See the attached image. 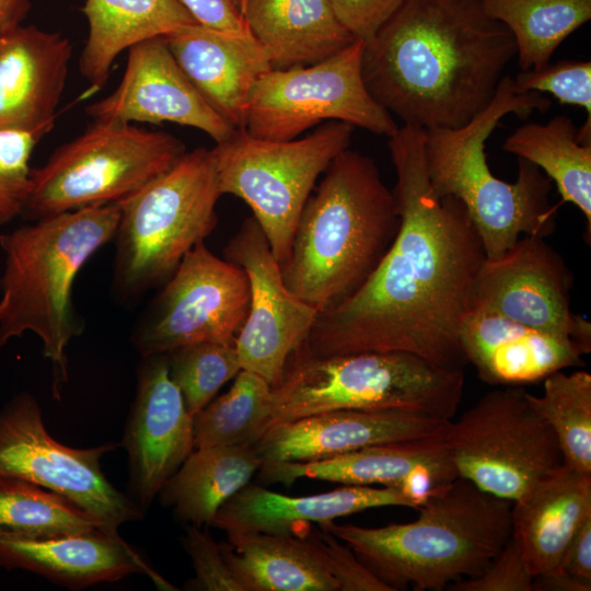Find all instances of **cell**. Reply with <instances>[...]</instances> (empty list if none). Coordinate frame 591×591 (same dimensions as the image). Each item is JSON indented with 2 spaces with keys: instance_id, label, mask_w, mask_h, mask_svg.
<instances>
[{
  "instance_id": "1",
  "label": "cell",
  "mask_w": 591,
  "mask_h": 591,
  "mask_svg": "<svg viewBox=\"0 0 591 591\" xmlns=\"http://www.w3.org/2000/svg\"><path fill=\"white\" fill-rule=\"evenodd\" d=\"M424 139L425 129L407 125L389 138L398 230L368 280L317 313L305 352L405 351L447 369L467 364L460 327L486 253L464 205L433 192Z\"/></svg>"
},
{
  "instance_id": "2",
  "label": "cell",
  "mask_w": 591,
  "mask_h": 591,
  "mask_svg": "<svg viewBox=\"0 0 591 591\" xmlns=\"http://www.w3.org/2000/svg\"><path fill=\"white\" fill-rule=\"evenodd\" d=\"M515 55L480 0H404L364 44L362 78L403 125L455 129L490 103Z\"/></svg>"
},
{
  "instance_id": "3",
  "label": "cell",
  "mask_w": 591,
  "mask_h": 591,
  "mask_svg": "<svg viewBox=\"0 0 591 591\" xmlns=\"http://www.w3.org/2000/svg\"><path fill=\"white\" fill-rule=\"evenodd\" d=\"M398 225L393 190L375 162L349 148L341 151L300 215L280 266L286 286L318 312L337 305L368 280Z\"/></svg>"
},
{
  "instance_id": "4",
  "label": "cell",
  "mask_w": 591,
  "mask_h": 591,
  "mask_svg": "<svg viewBox=\"0 0 591 591\" xmlns=\"http://www.w3.org/2000/svg\"><path fill=\"white\" fill-rule=\"evenodd\" d=\"M119 218L118 204L92 206L0 234V350L26 332L39 337L53 366L55 398L68 380L67 348L84 328L72 302L76 278L115 237Z\"/></svg>"
},
{
  "instance_id": "5",
  "label": "cell",
  "mask_w": 591,
  "mask_h": 591,
  "mask_svg": "<svg viewBox=\"0 0 591 591\" xmlns=\"http://www.w3.org/2000/svg\"><path fill=\"white\" fill-rule=\"evenodd\" d=\"M512 501L457 476L407 523L322 526L395 590L440 591L479 575L511 536Z\"/></svg>"
},
{
  "instance_id": "6",
  "label": "cell",
  "mask_w": 591,
  "mask_h": 591,
  "mask_svg": "<svg viewBox=\"0 0 591 591\" xmlns=\"http://www.w3.org/2000/svg\"><path fill=\"white\" fill-rule=\"evenodd\" d=\"M542 93H520L503 76L490 103L462 127L425 130L424 158L430 185L439 198L454 197L465 207L484 245L486 257L511 247L521 235L548 236L557 206L548 199L552 181L534 164L518 158V177H496L486 159L485 143L508 114L526 117L546 112Z\"/></svg>"
},
{
  "instance_id": "7",
  "label": "cell",
  "mask_w": 591,
  "mask_h": 591,
  "mask_svg": "<svg viewBox=\"0 0 591 591\" xmlns=\"http://www.w3.org/2000/svg\"><path fill=\"white\" fill-rule=\"evenodd\" d=\"M464 372L405 351H363L327 357L302 348L271 389L264 430L335 409H410L451 420L464 392ZM263 430V431H264Z\"/></svg>"
},
{
  "instance_id": "8",
  "label": "cell",
  "mask_w": 591,
  "mask_h": 591,
  "mask_svg": "<svg viewBox=\"0 0 591 591\" xmlns=\"http://www.w3.org/2000/svg\"><path fill=\"white\" fill-rule=\"evenodd\" d=\"M221 196L211 149L200 147L118 202L114 296L134 301L162 286L217 227Z\"/></svg>"
},
{
  "instance_id": "9",
  "label": "cell",
  "mask_w": 591,
  "mask_h": 591,
  "mask_svg": "<svg viewBox=\"0 0 591 591\" xmlns=\"http://www.w3.org/2000/svg\"><path fill=\"white\" fill-rule=\"evenodd\" d=\"M165 131L93 120L32 169L21 218L36 221L92 206L118 204L171 169L186 152Z\"/></svg>"
},
{
  "instance_id": "10",
  "label": "cell",
  "mask_w": 591,
  "mask_h": 591,
  "mask_svg": "<svg viewBox=\"0 0 591 591\" xmlns=\"http://www.w3.org/2000/svg\"><path fill=\"white\" fill-rule=\"evenodd\" d=\"M354 128L329 120L286 141L256 138L239 128L211 149L222 195L246 202L280 266L289 257L300 215L316 181L349 148Z\"/></svg>"
},
{
  "instance_id": "11",
  "label": "cell",
  "mask_w": 591,
  "mask_h": 591,
  "mask_svg": "<svg viewBox=\"0 0 591 591\" xmlns=\"http://www.w3.org/2000/svg\"><path fill=\"white\" fill-rule=\"evenodd\" d=\"M444 440L457 476L511 501L564 463L553 430L522 386L483 395L450 421Z\"/></svg>"
},
{
  "instance_id": "12",
  "label": "cell",
  "mask_w": 591,
  "mask_h": 591,
  "mask_svg": "<svg viewBox=\"0 0 591 591\" xmlns=\"http://www.w3.org/2000/svg\"><path fill=\"white\" fill-rule=\"evenodd\" d=\"M363 48L356 39L316 63L266 72L252 90L244 129L256 138L286 141L339 120L392 137L399 127L366 88Z\"/></svg>"
},
{
  "instance_id": "13",
  "label": "cell",
  "mask_w": 591,
  "mask_h": 591,
  "mask_svg": "<svg viewBox=\"0 0 591 591\" xmlns=\"http://www.w3.org/2000/svg\"><path fill=\"white\" fill-rule=\"evenodd\" d=\"M118 444L70 448L47 431L39 403L20 392L0 408V475L56 491L94 517L106 532L118 533L144 511L106 478L101 460Z\"/></svg>"
},
{
  "instance_id": "14",
  "label": "cell",
  "mask_w": 591,
  "mask_h": 591,
  "mask_svg": "<svg viewBox=\"0 0 591 591\" xmlns=\"http://www.w3.org/2000/svg\"><path fill=\"white\" fill-rule=\"evenodd\" d=\"M161 287L131 333L141 357L198 343L234 345L250 305L248 279L240 266L201 242Z\"/></svg>"
},
{
  "instance_id": "15",
  "label": "cell",
  "mask_w": 591,
  "mask_h": 591,
  "mask_svg": "<svg viewBox=\"0 0 591 591\" xmlns=\"http://www.w3.org/2000/svg\"><path fill=\"white\" fill-rule=\"evenodd\" d=\"M223 255L245 271L250 285L247 315L234 343L240 364L276 387L318 311L288 289L280 265L253 216L244 220Z\"/></svg>"
},
{
  "instance_id": "16",
  "label": "cell",
  "mask_w": 591,
  "mask_h": 591,
  "mask_svg": "<svg viewBox=\"0 0 591 591\" xmlns=\"http://www.w3.org/2000/svg\"><path fill=\"white\" fill-rule=\"evenodd\" d=\"M572 274L541 235H523L507 251L486 257L473 306L573 340L591 351V323L571 310Z\"/></svg>"
},
{
  "instance_id": "17",
  "label": "cell",
  "mask_w": 591,
  "mask_h": 591,
  "mask_svg": "<svg viewBox=\"0 0 591 591\" xmlns=\"http://www.w3.org/2000/svg\"><path fill=\"white\" fill-rule=\"evenodd\" d=\"M141 358L121 445L131 499L144 511L194 450V416L170 375L166 355Z\"/></svg>"
},
{
  "instance_id": "18",
  "label": "cell",
  "mask_w": 591,
  "mask_h": 591,
  "mask_svg": "<svg viewBox=\"0 0 591 591\" xmlns=\"http://www.w3.org/2000/svg\"><path fill=\"white\" fill-rule=\"evenodd\" d=\"M85 113L93 120L175 123L204 131L216 143L229 139L237 129L198 92L178 66L164 36L130 47L118 86L89 104Z\"/></svg>"
},
{
  "instance_id": "19",
  "label": "cell",
  "mask_w": 591,
  "mask_h": 591,
  "mask_svg": "<svg viewBox=\"0 0 591 591\" xmlns=\"http://www.w3.org/2000/svg\"><path fill=\"white\" fill-rule=\"evenodd\" d=\"M451 420L410 409H335L268 426L252 443L263 464L305 462L361 448L443 437Z\"/></svg>"
},
{
  "instance_id": "20",
  "label": "cell",
  "mask_w": 591,
  "mask_h": 591,
  "mask_svg": "<svg viewBox=\"0 0 591 591\" xmlns=\"http://www.w3.org/2000/svg\"><path fill=\"white\" fill-rule=\"evenodd\" d=\"M267 483L290 485L299 478L344 485L395 487L417 505L457 477L444 436L375 444L305 462H271L259 467Z\"/></svg>"
},
{
  "instance_id": "21",
  "label": "cell",
  "mask_w": 591,
  "mask_h": 591,
  "mask_svg": "<svg viewBox=\"0 0 591 591\" xmlns=\"http://www.w3.org/2000/svg\"><path fill=\"white\" fill-rule=\"evenodd\" d=\"M71 55L58 32L20 25L0 36V130L45 137L54 128Z\"/></svg>"
},
{
  "instance_id": "22",
  "label": "cell",
  "mask_w": 591,
  "mask_h": 591,
  "mask_svg": "<svg viewBox=\"0 0 591 591\" xmlns=\"http://www.w3.org/2000/svg\"><path fill=\"white\" fill-rule=\"evenodd\" d=\"M460 344L480 380L523 386L582 364V349L571 339L472 306L460 327Z\"/></svg>"
},
{
  "instance_id": "23",
  "label": "cell",
  "mask_w": 591,
  "mask_h": 591,
  "mask_svg": "<svg viewBox=\"0 0 591 591\" xmlns=\"http://www.w3.org/2000/svg\"><path fill=\"white\" fill-rule=\"evenodd\" d=\"M164 37L178 66L212 108L235 128H244L252 90L273 69L253 34L194 23Z\"/></svg>"
},
{
  "instance_id": "24",
  "label": "cell",
  "mask_w": 591,
  "mask_h": 591,
  "mask_svg": "<svg viewBox=\"0 0 591 591\" xmlns=\"http://www.w3.org/2000/svg\"><path fill=\"white\" fill-rule=\"evenodd\" d=\"M0 566L25 570L71 590L141 573L164 591L177 590L118 533L102 530L42 540L0 537Z\"/></svg>"
},
{
  "instance_id": "25",
  "label": "cell",
  "mask_w": 591,
  "mask_h": 591,
  "mask_svg": "<svg viewBox=\"0 0 591 591\" xmlns=\"http://www.w3.org/2000/svg\"><path fill=\"white\" fill-rule=\"evenodd\" d=\"M380 507L417 505L395 487L345 485L332 491L292 497L247 484L218 510L212 526L230 532L294 534L300 525L334 520Z\"/></svg>"
},
{
  "instance_id": "26",
  "label": "cell",
  "mask_w": 591,
  "mask_h": 591,
  "mask_svg": "<svg viewBox=\"0 0 591 591\" xmlns=\"http://www.w3.org/2000/svg\"><path fill=\"white\" fill-rule=\"evenodd\" d=\"M590 517L591 474L564 463L512 501L510 537L533 578L559 569L570 540Z\"/></svg>"
},
{
  "instance_id": "27",
  "label": "cell",
  "mask_w": 591,
  "mask_h": 591,
  "mask_svg": "<svg viewBox=\"0 0 591 591\" xmlns=\"http://www.w3.org/2000/svg\"><path fill=\"white\" fill-rule=\"evenodd\" d=\"M219 543L243 591H338L310 535L230 532Z\"/></svg>"
},
{
  "instance_id": "28",
  "label": "cell",
  "mask_w": 591,
  "mask_h": 591,
  "mask_svg": "<svg viewBox=\"0 0 591 591\" xmlns=\"http://www.w3.org/2000/svg\"><path fill=\"white\" fill-rule=\"evenodd\" d=\"M244 18L273 69L316 63L356 40L328 0H248Z\"/></svg>"
},
{
  "instance_id": "29",
  "label": "cell",
  "mask_w": 591,
  "mask_h": 591,
  "mask_svg": "<svg viewBox=\"0 0 591 591\" xmlns=\"http://www.w3.org/2000/svg\"><path fill=\"white\" fill-rule=\"evenodd\" d=\"M82 11L89 32L79 70L92 91L106 84L124 50L197 23L177 0H85Z\"/></svg>"
},
{
  "instance_id": "30",
  "label": "cell",
  "mask_w": 591,
  "mask_h": 591,
  "mask_svg": "<svg viewBox=\"0 0 591 591\" xmlns=\"http://www.w3.org/2000/svg\"><path fill=\"white\" fill-rule=\"evenodd\" d=\"M263 462L252 443L194 449L159 493L181 521L211 525L220 507L248 484Z\"/></svg>"
},
{
  "instance_id": "31",
  "label": "cell",
  "mask_w": 591,
  "mask_h": 591,
  "mask_svg": "<svg viewBox=\"0 0 591 591\" xmlns=\"http://www.w3.org/2000/svg\"><path fill=\"white\" fill-rule=\"evenodd\" d=\"M571 118L559 115L546 124L528 123L517 128L502 149L536 165L556 184L563 202L583 213L586 235H591V144L577 140Z\"/></svg>"
},
{
  "instance_id": "32",
  "label": "cell",
  "mask_w": 591,
  "mask_h": 591,
  "mask_svg": "<svg viewBox=\"0 0 591 591\" xmlns=\"http://www.w3.org/2000/svg\"><path fill=\"white\" fill-rule=\"evenodd\" d=\"M512 34L522 70L549 63L557 47L591 19V0H480Z\"/></svg>"
},
{
  "instance_id": "33",
  "label": "cell",
  "mask_w": 591,
  "mask_h": 591,
  "mask_svg": "<svg viewBox=\"0 0 591 591\" xmlns=\"http://www.w3.org/2000/svg\"><path fill=\"white\" fill-rule=\"evenodd\" d=\"M97 530L105 531L67 497L22 478L0 475V537L42 540Z\"/></svg>"
},
{
  "instance_id": "34",
  "label": "cell",
  "mask_w": 591,
  "mask_h": 591,
  "mask_svg": "<svg viewBox=\"0 0 591 591\" xmlns=\"http://www.w3.org/2000/svg\"><path fill=\"white\" fill-rule=\"evenodd\" d=\"M543 383L542 395L528 392L531 405L553 430L564 464L591 474V374L560 370Z\"/></svg>"
},
{
  "instance_id": "35",
  "label": "cell",
  "mask_w": 591,
  "mask_h": 591,
  "mask_svg": "<svg viewBox=\"0 0 591 591\" xmlns=\"http://www.w3.org/2000/svg\"><path fill=\"white\" fill-rule=\"evenodd\" d=\"M271 386L242 369L228 392L194 416V449L253 443L268 419Z\"/></svg>"
},
{
  "instance_id": "36",
  "label": "cell",
  "mask_w": 591,
  "mask_h": 591,
  "mask_svg": "<svg viewBox=\"0 0 591 591\" xmlns=\"http://www.w3.org/2000/svg\"><path fill=\"white\" fill-rule=\"evenodd\" d=\"M166 355L169 372L195 416L242 370L233 344L198 343Z\"/></svg>"
},
{
  "instance_id": "37",
  "label": "cell",
  "mask_w": 591,
  "mask_h": 591,
  "mask_svg": "<svg viewBox=\"0 0 591 591\" xmlns=\"http://www.w3.org/2000/svg\"><path fill=\"white\" fill-rule=\"evenodd\" d=\"M40 135L0 130V225L21 217L30 188V161Z\"/></svg>"
},
{
  "instance_id": "38",
  "label": "cell",
  "mask_w": 591,
  "mask_h": 591,
  "mask_svg": "<svg viewBox=\"0 0 591 591\" xmlns=\"http://www.w3.org/2000/svg\"><path fill=\"white\" fill-rule=\"evenodd\" d=\"M513 83L520 93H549L563 104L582 107L591 117V62L561 60L522 70Z\"/></svg>"
},
{
  "instance_id": "39",
  "label": "cell",
  "mask_w": 591,
  "mask_h": 591,
  "mask_svg": "<svg viewBox=\"0 0 591 591\" xmlns=\"http://www.w3.org/2000/svg\"><path fill=\"white\" fill-rule=\"evenodd\" d=\"M183 546L195 571L194 578L185 584V590L243 591L222 555L220 544L208 532L200 526L188 524Z\"/></svg>"
},
{
  "instance_id": "40",
  "label": "cell",
  "mask_w": 591,
  "mask_h": 591,
  "mask_svg": "<svg viewBox=\"0 0 591 591\" xmlns=\"http://www.w3.org/2000/svg\"><path fill=\"white\" fill-rule=\"evenodd\" d=\"M313 533L309 535L318 546L339 591H395L332 533L325 530Z\"/></svg>"
},
{
  "instance_id": "41",
  "label": "cell",
  "mask_w": 591,
  "mask_h": 591,
  "mask_svg": "<svg viewBox=\"0 0 591 591\" xmlns=\"http://www.w3.org/2000/svg\"><path fill=\"white\" fill-rule=\"evenodd\" d=\"M533 579L510 537L479 575L456 580L447 589L451 591H533Z\"/></svg>"
},
{
  "instance_id": "42",
  "label": "cell",
  "mask_w": 591,
  "mask_h": 591,
  "mask_svg": "<svg viewBox=\"0 0 591 591\" xmlns=\"http://www.w3.org/2000/svg\"><path fill=\"white\" fill-rule=\"evenodd\" d=\"M338 22L355 39L370 42L404 0H328Z\"/></svg>"
},
{
  "instance_id": "43",
  "label": "cell",
  "mask_w": 591,
  "mask_h": 591,
  "mask_svg": "<svg viewBox=\"0 0 591 591\" xmlns=\"http://www.w3.org/2000/svg\"><path fill=\"white\" fill-rule=\"evenodd\" d=\"M204 26L225 32L250 31L240 0H177Z\"/></svg>"
},
{
  "instance_id": "44",
  "label": "cell",
  "mask_w": 591,
  "mask_h": 591,
  "mask_svg": "<svg viewBox=\"0 0 591 591\" xmlns=\"http://www.w3.org/2000/svg\"><path fill=\"white\" fill-rule=\"evenodd\" d=\"M559 569L591 583V517L580 525L570 540Z\"/></svg>"
},
{
  "instance_id": "45",
  "label": "cell",
  "mask_w": 591,
  "mask_h": 591,
  "mask_svg": "<svg viewBox=\"0 0 591 591\" xmlns=\"http://www.w3.org/2000/svg\"><path fill=\"white\" fill-rule=\"evenodd\" d=\"M591 583L557 569L533 579V591H590Z\"/></svg>"
},
{
  "instance_id": "46",
  "label": "cell",
  "mask_w": 591,
  "mask_h": 591,
  "mask_svg": "<svg viewBox=\"0 0 591 591\" xmlns=\"http://www.w3.org/2000/svg\"><path fill=\"white\" fill-rule=\"evenodd\" d=\"M30 8V0H0V36L22 25Z\"/></svg>"
},
{
  "instance_id": "47",
  "label": "cell",
  "mask_w": 591,
  "mask_h": 591,
  "mask_svg": "<svg viewBox=\"0 0 591 591\" xmlns=\"http://www.w3.org/2000/svg\"><path fill=\"white\" fill-rule=\"evenodd\" d=\"M240 1H241L242 11H243V14H244V11H245V8H246V4H247L248 0H240Z\"/></svg>"
}]
</instances>
